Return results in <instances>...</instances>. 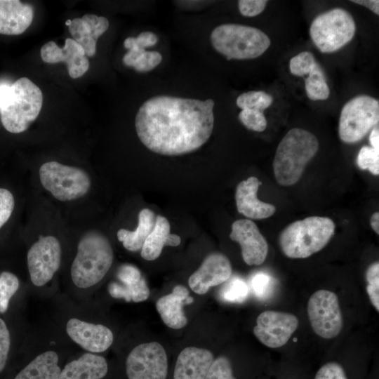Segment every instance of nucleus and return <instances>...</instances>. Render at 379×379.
I'll list each match as a JSON object with an SVG mask.
<instances>
[{"label":"nucleus","instance_id":"f257e3e1","mask_svg":"<svg viewBox=\"0 0 379 379\" xmlns=\"http://www.w3.org/2000/svg\"><path fill=\"white\" fill-rule=\"evenodd\" d=\"M212 99L157 95L139 108L135 126L150 151L166 156L193 152L210 138L214 126Z\"/></svg>","mask_w":379,"mask_h":379},{"label":"nucleus","instance_id":"f03ea898","mask_svg":"<svg viewBox=\"0 0 379 379\" xmlns=\"http://www.w3.org/2000/svg\"><path fill=\"white\" fill-rule=\"evenodd\" d=\"M318 149L319 141L312 133L300 128L289 130L274 155L273 170L277 182L282 186L295 184Z\"/></svg>","mask_w":379,"mask_h":379},{"label":"nucleus","instance_id":"7ed1b4c3","mask_svg":"<svg viewBox=\"0 0 379 379\" xmlns=\"http://www.w3.org/2000/svg\"><path fill=\"white\" fill-rule=\"evenodd\" d=\"M42 104L41 89L28 78L4 85L0 104L3 126L12 133L25 131L37 118Z\"/></svg>","mask_w":379,"mask_h":379},{"label":"nucleus","instance_id":"20e7f679","mask_svg":"<svg viewBox=\"0 0 379 379\" xmlns=\"http://www.w3.org/2000/svg\"><path fill=\"white\" fill-rule=\"evenodd\" d=\"M114 253L108 239L97 231H89L80 239L71 267V277L80 288L100 281L112 266Z\"/></svg>","mask_w":379,"mask_h":379},{"label":"nucleus","instance_id":"39448f33","mask_svg":"<svg viewBox=\"0 0 379 379\" xmlns=\"http://www.w3.org/2000/svg\"><path fill=\"white\" fill-rule=\"evenodd\" d=\"M329 218L310 216L286 227L279 238L283 253L289 258H306L324 248L334 234Z\"/></svg>","mask_w":379,"mask_h":379},{"label":"nucleus","instance_id":"423d86ee","mask_svg":"<svg viewBox=\"0 0 379 379\" xmlns=\"http://www.w3.org/2000/svg\"><path fill=\"white\" fill-rule=\"evenodd\" d=\"M214 49L227 60L254 59L270 47L269 36L262 30L244 25L222 24L211 34Z\"/></svg>","mask_w":379,"mask_h":379},{"label":"nucleus","instance_id":"0eeeda50","mask_svg":"<svg viewBox=\"0 0 379 379\" xmlns=\"http://www.w3.org/2000/svg\"><path fill=\"white\" fill-rule=\"evenodd\" d=\"M352 15L341 8H335L317 15L312 21L310 34L322 53L335 52L349 43L355 34Z\"/></svg>","mask_w":379,"mask_h":379},{"label":"nucleus","instance_id":"6e6552de","mask_svg":"<svg viewBox=\"0 0 379 379\" xmlns=\"http://www.w3.org/2000/svg\"><path fill=\"white\" fill-rule=\"evenodd\" d=\"M39 178L43 187L62 201L84 197L91 187L90 177L85 171L55 161L41 166Z\"/></svg>","mask_w":379,"mask_h":379},{"label":"nucleus","instance_id":"1a4fd4ad","mask_svg":"<svg viewBox=\"0 0 379 379\" xmlns=\"http://www.w3.org/2000/svg\"><path fill=\"white\" fill-rule=\"evenodd\" d=\"M379 122V101L359 95L343 107L339 119L338 133L342 141L354 143L360 141Z\"/></svg>","mask_w":379,"mask_h":379},{"label":"nucleus","instance_id":"9d476101","mask_svg":"<svg viewBox=\"0 0 379 379\" xmlns=\"http://www.w3.org/2000/svg\"><path fill=\"white\" fill-rule=\"evenodd\" d=\"M307 314L313 331L319 336L331 339L340 333L343 320L335 293L328 290L314 292L307 302Z\"/></svg>","mask_w":379,"mask_h":379},{"label":"nucleus","instance_id":"9b49d317","mask_svg":"<svg viewBox=\"0 0 379 379\" xmlns=\"http://www.w3.org/2000/svg\"><path fill=\"white\" fill-rule=\"evenodd\" d=\"M128 379H166L168 359L163 346L157 342L135 347L126 360Z\"/></svg>","mask_w":379,"mask_h":379},{"label":"nucleus","instance_id":"f8f14e48","mask_svg":"<svg viewBox=\"0 0 379 379\" xmlns=\"http://www.w3.org/2000/svg\"><path fill=\"white\" fill-rule=\"evenodd\" d=\"M27 260L32 284L36 286H44L53 277L60 265L59 241L53 236L40 237L29 249Z\"/></svg>","mask_w":379,"mask_h":379},{"label":"nucleus","instance_id":"ddd939ff","mask_svg":"<svg viewBox=\"0 0 379 379\" xmlns=\"http://www.w3.org/2000/svg\"><path fill=\"white\" fill-rule=\"evenodd\" d=\"M298 326V319L293 314L267 310L259 314L253 328L255 337L265 346H284Z\"/></svg>","mask_w":379,"mask_h":379},{"label":"nucleus","instance_id":"4468645a","mask_svg":"<svg viewBox=\"0 0 379 379\" xmlns=\"http://www.w3.org/2000/svg\"><path fill=\"white\" fill-rule=\"evenodd\" d=\"M230 239L239 244L244 261L248 265L262 264L268 254V244L256 224L250 219H239L232 225Z\"/></svg>","mask_w":379,"mask_h":379},{"label":"nucleus","instance_id":"2eb2a0df","mask_svg":"<svg viewBox=\"0 0 379 379\" xmlns=\"http://www.w3.org/2000/svg\"><path fill=\"white\" fill-rule=\"evenodd\" d=\"M232 274L230 260L220 253L209 254L199 269L189 278L190 288L199 295L205 294L211 287L227 281Z\"/></svg>","mask_w":379,"mask_h":379},{"label":"nucleus","instance_id":"dca6fc26","mask_svg":"<svg viewBox=\"0 0 379 379\" xmlns=\"http://www.w3.org/2000/svg\"><path fill=\"white\" fill-rule=\"evenodd\" d=\"M66 331L74 343L91 353L105 352L114 340L113 333L107 326L77 318L69 319L66 324Z\"/></svg>","mask_w":379,"mask_h":379},{"label":"nucleus","instance_id":"f3484780","mask_svg":"<svg viewBox=\"0 0 379 379\" xmlns=\"http://www.w3.org/2000/svg\"><path fill=\"white\" fill-rule=\"evenodd\" d=\"M41 57L44 62L50 64L65 62L69 75L73 79L83 76L89 67L84 48L71 38L66 39L62 48L54 41L47 42L41 48Z\"/></svg>","mask_w":379,"mask_h":379},{"label":"nucleus","instance_id":"a211bd4d","mask_svg":"<svg viewBox=\"0 0 379 379\" xmlns=\"http://www.w3.org/2000/svg\"><path fill=\"white\" fill-rule=\"evenodd\" d=\"M262 182L255 176L241 181L237 186L235 201L239 213L248 219L262 220L272 216L276 207L258 199L257 194Z\"/></svg>","mask_w":379,"mask_h":379},{"label":"nucleus","instance_id":"6ab92c4d","mask_svg":"<svg viewBox=\"0 0 379 379\" xmlns=\"http://www.w3.org/2000/svg\"><path fill=\"white\" fill-rule=\"evenodd\" d=\"M108 20L95 14H86L81 18L72 20L68 26L74 39L84 50L88 57H92L96 52V43L99 36L109 27Z\"/></svg>","mask_w":379,"mask_h":379},{"label":"nucleus","instance_id":"aec40b11","mask_svg":"<svg viewBox=\"0 0 379 379\" xmlns=\"http://www.w3.org/2000/svg\"><path fill=\"white\" fill-rule=\"evenodd\" d=\"M193 301V298L189 295L187 288L182 285H177L170 294L161 297L157 301L156 309L168 327L180 329L187 324L182 307L192 303Z\"/></svg>","mask_w":379,"mask_h":379},{"label":"nucleus","instance_id":"412c9836","mask_svg":"<svg viewBox=\"0 0 379 379\" xmlns=\"http://www.w3.org/2000/svg\"><path fill=\"white\" fill-rule=\"evenodd\" d=\"M213 360L211 351L187 347L177 358L173 379H204Z\"/></svg>","mask_w":379,"mask_h":379},{"label":"nucleus","instance_id":"4be33fe9","mask_svg":"<svg viewBox=\"0 0 379 379\" xmlns=\"http://www.w3.org/2000/svg\"><path fill=\"white\" fill-rule=\"evenodd\" d=\"M33 7L18 0H0V34L18 35L31 25Z\"/></svg>","mask_w":379,"mask_h":379},{"label":"nucleus","instance_id":"5701e85b","mask_svg":"<svg viewBox=\"0 0 379 379\" xmlns=\"http://www.w3.org/2000/svg\"><path fill=\"white\" fill-rule=\"evenodd\" d=\"M107 371L108 364L103 357L85 353L61 368L58 379H102Z\"/></svg>","mask_w":379,"mask_h":379},{"label":"nucleus","instance_id":"b1692460","mask_svg":"<svg viewBox=\"0 0 379 379\" xmlns=\"http://www.w3.org/2000/svg\"><path fill=\"white\" fill-rule=\"evenodd\" d=\"M60 371L58 354L48 350L37 355L13 379H58Z\"/></svg>","mask_w":379,"mask_h":379},{"label":"nucleus","instance_id":"393cba45","mask_svg":"<svg viewBox=\"0 0 379 379\" xmlns=\"http://www.w3.org/2000/svg\"><path fill=\"white\" fill-rule=\"evenodd\" d=\"M156 220L154 213L148 208L142 209L138 214V225L135 230L120 229L117 236L124 247L130 251L140 250L148 235L152 231Z\"/></svg>","mask_w":379,"mask_h":379},{"label":"nucleus","instance_id":"a878e982","mask_svg":"<svg viewBox=\"0 0 379 379\" xmlns=\"http://www.w3.org/2000/svg\"><path fill=\"white\" fill-rule=\"evenodd\" d=\"M170 232L168 220L164 216L157 215L154 227L141 248V257L149 261L157 259L164 246H167Z\"/></svg>","mask_w":379,"mask_h":379},{"label":"nucleus","instance_id":"bb28decb","mask_svg":"<svg viewBox=\"0 0 379 379\" xmlns=\"http://www.w3.org/2000/svg\"><path fill=\"white\" fill-rule=\"evenodd\" d=\"M162 60L157 51L131 48L124 55L122 61L126 66L133 67L137 72H146L155 68Z\"/></svg>","mask_w":379,"mask_h":379},{"label":"nucleus","instance_id":"cd10ccee","mask_svg":"<svg viewBox=\"0 0 379 379\" xmlns=\"http://www.w3.org/2000/svg\"><path fill=\"white\" fill-rule=\"evenodd\" d=\"M108 292L114 298L134 302L145 301L149 295V287L143 277L138 283L129 285L112 282L108 286Z\"/></svg>","mask_w":379,"mask_h":379},{"label":"nucleus","instance_id":"c85d7f7f","mask_svg":"<svg viewBox=\"0 0 379 379\" xmlns=\"http://www.w3.org/2000/svg\"><path fill=\"white\" fill-rule=\"evenodd\" d=\"M305 87L307 97L312 100H324L329 97L330 88L325 73L319 63L308 74Z\"/></svg>","mask_w":379,"mask_h":379},{"label":"nucleus","instance_id":"c756f323","mask_svg":"<svg viewBox=\"0 0 379 379\" xmlns=\"http://www.w3.org/2000/svg\"><path fill=\"white\" fill-rule=\"evenodd\" d=\"M272 96L266 92L251 91L239 95L236 103L241 109H254L263 112L272 105Z\"/></svg>","mask_w":379,"mask_h":379},{"label":"nucleus","instance_id":"7c9ffc66","mask_svg":"<svg viewBox=\"0 0 379 379\" xmlns=\"http://www.w3.org/2000/svg\"><path fill=\"white\" fill-rule=\"evenodd\" d=\"M19 286V279L13 273L4 271L0 274V314L8 311L11 300Z\"/></svg>","mask_w":379,"mask_h":379},{"label":"nucleus","instance_id":"2f4dec72","mask_svg":"<svg viewBox=\"0 0 379 379\" xmlns=\"http://www.w3.org/2000/svg\"><path fill=\"white\" fill-rule=\"evenodd\" d=\"M248 294L247 284L239 277L232 278L222 288L221 298L226 302L240 303L244 302Z\"/></svg>","mask_w":379,"mask_h":379},{"label":"nucleus","instance_id":"473e14b6","mask_svg":"<svg viewBox=\"0 0 379 379\" xmlns=\"http://www.w3.org/2000/svg\"><path fill=\"white\" fill-rule=\"evenodd\" d=\"M317 63L311 52L303 51L290 60V72L295 76L303 77L308 74Z\"/></svg>","mask_w":379,"mask_h":379},{"label":"nucleus","instance_id":"72a5a7b5","mask_svg":"<svg viewBox=\"0 0 379 379\" xmlns=\"http://www.w3.org/2000/svg\"><path fill=\"white\" fill-rule=\"evenodd\" d=\"M357 163L361 170H368L375 175L379 174V152L371 146H363L357 155Z\"/></svg>","mask_w":379,"mask_h":379},{"label":"nucleus","instance_id":"f704fd0d","mask_svg":"<svg viewBox=\"0 0 379 379\" xmlns=\"http://www.w3.org/2000/svg\"><path fill=\"white\" fill-rule=\"evenodd\" d=\"M366 291L371 302L375 310H379V263L370 265L366 272Z\"/></svg>","mask_w":379,"mask_h":379},{"label":"nucleus","instance_id":"c9c22d12","mask_svg":"<svg viewBox=\"0 0 379 379\" xmlns=\"http://www.w3.org/2000/svg\"><path fill=\"white\" fill-rule=\"evenodd\" d=\"M241 124L248 129L256 131H264L267 127V120L262 112L254 109H242L239 114Z\"/></svg>","mask_w":379,"mask_h":379},{"label":"nucleus","instance_id":"e433bc0d","mask_svg":"<svg viewBox=\"0 0 379 379\" xmlns=\"http://www.w3.org/2000/svg\"><path fill=\"white\" fill-rule=\"evenodd\" d=\"M204 379H236L228 358L220 356L213 360Z\"/></svg>","mask_w":379,"mask_h":379},{"label":"nucleus","instance_id":"4c0bfd02","mask_svg":"<svg viewBox=\"0 0 379 379\" xmlns=\"http://www.w3.org/2000/svg\"><path fill=\"white\" fill-rule=\"evenodd\" d=\"M11 334L6 321L0 317V373L6 368L11 349Z\"/></svg>","mask_w":379,"mask_h":379},{"label":"nucleus","instance_id":"58836bf2","mask_svg":"<svg viewBox=\"0 0 379 379\" xmlns=\"http://www.w3.org/2000/svg\"><path fill=\"white\" fill-rule=\"evenodd\" d=\"M251 286L258 298H266L272 291L273 279L265 272H257L251 278Z\"/></svg>","mask_w":379,"mask_h":379},{"label":"nucleus","instance_id":"ea45409f","mask_svg":"<svg viewBox=\"0 0 379 379\" xmlns=\"http://www.w3.org/2000/svg\"><path fill=\"white\" fill-rule=\"evenodd\" d=\"M158 41L157 36L152 32H142L137 37H128L124 46L128 50L131 48L145 49L154 46Z\"/></svg>","mask_w":379,"mask_h":379},{"label":"nucleus","instance_id":"a19ab883","mask_svg":"<svg viewBox=\"0 0 379 379\" xmlns=\"http://www.w3.org/2000/svg\"><path fill=\"white\" fill-rule=\"evenodd\" d=\"M14 205V197L12 193L5 188H0V228L10 218Z\"/></svg>","mask_w":379,"mask_h":379},{"label":"nucleus","instance_id":"79ce46f5","mask_svg":"<svg viewBox=\"0 0 379 379\" xmlns=\"http://www.w3.org/2000/svg\"><path fill=\"white\" fill-rule=\"evenodd\" d=\"M314 379H347V378L340 364L328 362L318 370Z\"/></svg>","mask_w":379,"mask_h":379},{"label":"nucleus","instance_id":"37998d69","mask_svg":"<svg viewBox=\"0 0 379 379\" xmlns=\"http://www.w3.org/2000/svg\"><path fill=\"white\" fill-rule=\"evenodd\" d=\"M117 277L121 284H136L142 278L140 271L134 265H122L118 270Z\"/></svg>","mask_w":379,"mask_h":379},{"label":"nucleus","instance_id":"c03bdc74","mask_svg":"<svg viewBox=\"0 0 379 379\" xmlns=\"http://www.w3.org/2000/svg\"><path fill=\"white\" fill-rule=\"evenodd\" d=\"M267 1L265 0H240L238 1L241 14L246 17H254L261 13Z\"/></svg>","mask_w":379,"mask_h":379},{"label":"nucleus","instance_id":"a18cd8bd","mask_svg":"<svg viewBox=\"0 0 379 379\" xmlns=\"http://www.w3.org/2000/svg\"><path fill=\"white\" fill-rule=\"evenodd\" d=\"M351 1L364 6L377 15H379V1L378 0H352Z\"/></svg>","mask_w":379,"mask_h":379},{"label":"nucleus","instance_id":"49530a36","mask_svg":"<svg viewBox=\"0 0 379 379\" xmlns=\"http://www.w3.org/2000/svg\"><path fill=\"white\" fill-rule=\"evenodd\" d=\"M369 142L371 147L379 152V130L378 127H374L371 130L369 135Z\"/></svg>","mask_w":379,"mask_h":379},{"label":"nucleus","instance_id":"de8ad7c7","mask_svg":"<svg viewBox=\"0 0 379 379\" xmlns=\"http://www.w3.org/2000/svg\"><path fill=\"white\" fill-rule=\"evenodd\" d=\"M370 223L374 232L379 234V213L375 212L371 217Z\"/></svg>","mask_w":379,"mask_h":379},{"label":"nucleus","instance_id":"09e8293b","mask_svg":"<svg viewBox=\"0 0 379 379\" xmlns=\"http://www.w3.org/2000/svg\"><path fill=\"white\" fill-rule=\"evenodd\" d=\"M181 242L180 237L175 234H170L167 246H178Z\"/></svg>","mask_w":379,"mask_h":379},{"label":"nucleus","instance_id":"8fccbe9b","mask_svg":"<svg viewBox=\"0 0 379 379\" xmlns=\"http://www.w3.org/2000/svg\"><path fill=\"white\" fill-rule=\"evenodd\" d=\"M71 21H72L71 20H67L65 22L66 25L69 26V25H70V23H71Z\"/></svg>","mask_w":379,"mask_h":379}]
</instances>
